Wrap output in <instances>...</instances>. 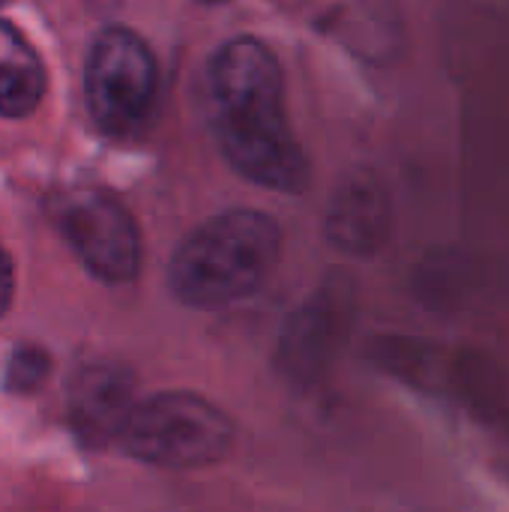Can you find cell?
Masks as SVG:
<instances>
[{
    "label": "cell",
    "instance_id": "cell-1",
    "mask_svg": "<svg viewBox=\"0 0 509 512\" xmlns=\"http://www.w3.org/2000/svg\"><path fill=\"white\" fill-rule=\"evenodd\" d=\"M204 105L225 162L246 180L303 195L312 165L294 135L279 54L258 36H234L204 66Z\"/></svg>",
    "mask_w": 509,
    "mask_h": 512
},
{
    "label": "cell",
    "instance_id": "cell-9",
    "mask_svg": "<svg viewBox=\"0 0 509 512\" xmlns=\"http://www.w3.org/2000/svg\"><path fill=\"white\" fill-rule=\"evenodd\" d=\"M48 360L39 354V351H18L12 357V366H9V387L12 390H30L42 381V372H45Z\"/></svg>",
    "mask_w": 509,
    "mask_h": 512
},
{
    "label": "cell",
    "instance_id": "cell-8",
    "mask_svg": "<svg viewBox=\"0 0 509 512\" xmlns=\"http://www.w3.org/2000/svg\"><path fill=\"white\" fill-rule=\"evenodd\" d=\"M45 96V66L27 36L0 18V114L27 117Z\"/></svg>",
    "mask_w": 509,
    "mask_h": 512
},
{
    "label": "cell",
    "instance_id": "cell-4",
    "mask_svg": "<svg viewBox=\"0 0 509 512\" xmlns=\"http://www.w3.org/2000/svg\"><path fill=\"white\" fill-rule=\"evenodd\" d=\"M159 66L153 48L129 27H105L87 54L84 93L96 126L108 135L135 132L153 108Z\"/></svg>",
    "mask_w": 509,
    "mask_h": 512
},
{
    "label": "cell",
    "instance_id": "cell-5",
    "mask_svg": "<svg viewBox=\"0 0 509 512\" xmlns=\"http://www.w3.org/2000/svg\"><path fill=\"white\" fill-rule=\"evenodd\" d=\"M54 222L81 264L102 282H132L141 270V234L132 213L105 189L60 195Z\"/></svg>",
    "mask_w": 509,
    "mask_h": 512
},
{
    "label": "cell",
    "instance_id": "cell-2",
    "mask_svg": "<svg viewBox=\"0 0 509 512\" xmlns=\"http://www.w3.org/2000/svg\"><path fill=\"white\" fill-rule=\"evenodd\" d=\"M282 258V225L255 207H231L192 228L171 255V294L192 309H219L258 294Z\"/></svg>",
    "mask_w": 509,
    "mask_h": 512
},
{
    "label": "cell",
    "instance_id": "cell-3",
    "mask_svg": "<svg viewBox=\"0 0 509 512\" xmlns=\"http://www.w3.org/2000/svg\"><path fill=\"white\" fill-rule=\"evenodd\" d=\"M234 438L237 429L216 402L189 390H168L135 405L120 444L132 459L153 468L195 471L222 462Z\"/></svg>",
    "mask_w": 509,
    "mask_h": 512
},
{
    "label": "cell",
    "instance_id": "cell-6",
    "mask_svg": "<svg viewBox=\"0 0 509 512\" xmlns=\"http://www.w3.org/2000/svg\"><path fill=\"white\" fill-rule=\"evenodd\" d=\"M135 384L117 363H87L69 384V420L87 447L120 441L135 411Z\"/></svg>",
    "mask_w": 509,
    "mask_h": 512
},
{
    "label": "cell",
    "instance_id": "cell-10",
    "mask_svg": "<svg viewBox=\"0 0 509 512\" xmlns=\"http://www.w3.org/2000/svg\"><path fill=\"white\" fill-rule=\"evenodd\" d=\"M12 294H15V273H12V261H9L6 249L0 246V318H3V312L9 309V303H12Z\"/></svg>",
    "mask_w": 509,
    "mask_h": 512
},
{
    "label": "cell",
    "instance_id": "cell-7",
    "mask_svg": "<svg viewBox=\"0 0 509 512\" xmlns=\"http://www.w3.org/2000/svg\"><path fill=\"white\" fill-rule=\"evenodd\" d=\"M327 234L333 246H342L354 255L381 246L387 237V192L372 174L363 171L336 189L327 213Z\"/></svg>",
    "mask_w": 509,
    "mask_h": 512
}]
</instances>
